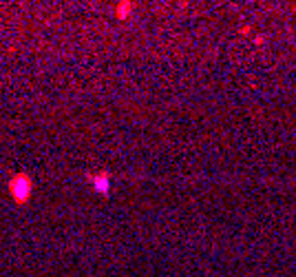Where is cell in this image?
Instances as JSON below:
<instances>
[{"label": "cell", "mask_w": 296, "mask_h": 277, "mask_svg": "<svg viewBox=\"0 0 296 277\" xmlns=\"http://www.w3.org/2000/svg\"><path fill=\"white\" fill-rule=\"evenodd\" d=\"M9 193H11V195L16 197L18 202H27V197H29V193H31V182H29V178L20 175V178L11 180V184H9Z\"/></svg>", "instance_id": "6da1fadb"}, {"label": "cell", "mask_w": 296, "mask_h": 277, "mask_svg": "<svg viewBox=\"0 0 296 277\" xmlns=\"http://www.w3.org/2000/svg\"><path fill=\"white\" fill-rule=\"evenodd\" d=\"M91 182H93V186L98 188V191H109V186H106V184H109V178H91Z\"/></svg>", "instance_id": "7a4b0ae2"}]
</instances>
